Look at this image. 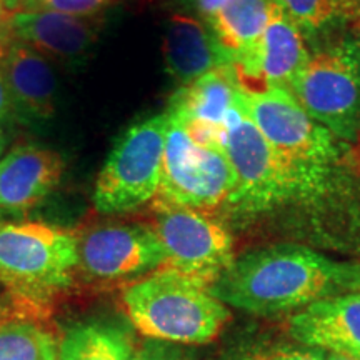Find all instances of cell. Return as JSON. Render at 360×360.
<instances>
[{
    "label": "cell",
    "mask_w": 360,
    "mask_h": 360,
    "mask_svg": "<svg viewBox=\"0 0 360 360\" xmlns=\"http://www.w3.org/2000/svg\"><path fill=\"white\" fill-rule=\"evenodd\" d=\"M165 112L169 122L155 199L212 212L227 204L233 192L236 177L231 162L224 148L197 143L177 117Z\"/></svg>",
    "instance_id": "cell-8"
},
{
    "label": "cell",
    "mask_w": 360,
    "mask_h": 360,
    "mask_svg": "<svg viewBox=\"0 0 360 360\" xmlns=\"http://www.w3.org/2000/svg\"><path fill=\"white\" fill-rule=\"evenodd\" d=\"M222 360H326V352L289 339H259L237 344Z\"/></svg>",
    "instance_id": "cell-21"
},
{
    "label": "cell",
    "mask_w": 360,
    "mask_h": 360,
    "mask_svg": "<svg viewBox=\"0 0 360 360\" xmlns=\"http://www.w3.org/2000/svg\"><path fill=\"white\" fill-rule=\"evenodd\" d=\"M277 4L302 32L322 30L339 15L337 0H272Z\"/></svg>",
    "instance_id": "cell-22"
},
{
    "label": "cell",
    "mask_w": 360,
    "mask_h": 360,
    "mask_svg": "<svg viewBox=\"0 0 360 360\" xmlns=\"http://www.w3.org/2000/svg\"><path fill=\"white\" fill-rule=\"evenodd\" d=\"M272 0H225L205 22L232 65H237L257 45L267 24Z\"/></svg>",
    "instance_id": "cell-19"
},
{
    "label": "cell",
    "mask_w": 360,
    "mask_h": 360,
    "mask_svg": "<svg viewBox=\"0 0 360 360\" xmlns=\"http://www.w3.org/2000/svg\"><path fill=\"white\" fill-rule=\"evenodd\" d=\"M290 94L340 141H360V42L340 40L309 56Z\"/></svg>",
    "instance_id": "cell-6"
},
{
    "label": "cell",
    "mask_w": 360,
    "mask_h": 360,
    "mask_svg": "<svg viewBox=\"0 0 360 360\" xmlns=\"http://www.w3.org/2000/svg\"><path fill=\"white\" fill-rule=\"evenodd\" d=\"M17 122L15 110H13V105L11 102V97H8L6 82H4L2 72H0V130H7V127H12L13 124Z\"/></svg>",
    "instance_id": "cell-25"
},
{
    "label": "cell",
    "mask_w": 360,
    "mask_h": 360,
    "mask_svg": "<svg viewBox=\"0 0 360 360\" xmlns=\"http://www.w3.org/2000/svg\"><path fill=\"white\" fill-rule=\"evenodd\" d=\"M287 332L307 347L360 359V290L328 297L290 315Z\"/></svg>",
    "instance_id": "cell-15"
},
{
    "label": "cell",
    "mask_w": 360,
    "mask_h": 360,
    "mask_svg": "<svg viewBox=\"0 0 360 360\" xmlns=\"http://www.w3.org/2000/svg\"><path fill=\"white\" fill-rule=\"evenodd\" d=\"M339 15L349 17L360 24V0H337Z\"/></svg>",
    "instance_id": "cell-26"
},
{
    "label": "cell",
    "mask_w": 360,
    "mask_h": 360,
    "mask_svg": "<svg viewBox=\"0 0 360 360\" xmlns=\"http://www.w3.org/2000/svg\"><path fill=\"white\" fill-rule=\"evenodd\" d=\"M8 97L22 122H45L57 107L58 85L47 57L13 37L0 64Z\"/></svg>",
    "instance_id": "cell-16"
},
{
    "label": "cell",
    "mask_w": 360,
    "mask_h": 360,
    "mask_svg": "<svg viewBox=\"0 0 360 360\" xmlns=\"http://www.w3.org/2000/svg\"><path fill=\"white\" fill-rule=\"evenodd\" d=\"M60 154L20 143L0 157V220L20 217L56 191L64 175Z\"/></svg>",
    "instance_id": "cell-13"
},
{
    "label": "cell",
    "mask_w": 360,
    "mask_h": 360,
    "mask_svg": "<svg viewBox=\"0 0 360 360\" xmlns=\"http://www.w3.org/2000/svg\"><path fill=\"white\" fill-rule=\"evenodd\" d=\"M120 302L141 334L170 344H209L231 321V310L210 285L167 265L127 283Z\"/></svg>",
    "instance_id": "cell-2"
},
{
    "label": "cell",
    "mask_w": 360,
    "mask_h": 360,
    "mask_svg": "<svg viewBox=\"0 0 360 360\" xmlns=\"http://www.w3.org/2000/svg\"><path fill=\"white\" fill-rule=\"evenodd\" d=\"M193 2L197 4V8H199L200 15L204 17V20L207 22L215 12L219 11V7L222 6L225 0H193Z\"/></svg>",
    "instance_id": "cell-27"
},
{
    "label": "cell",
    "mask_w": 360,
    "mask_h": 360,
    "mask_svg": "<svg viewBox=\"0 0 360 360\" xmlns=\"http://www.w3.org/2000/svg\"><path fill=\"white\" fill-rule=\"evenodd\" d=\"M12 19H13V12L8 11L6 4L0 0V64H2V58L6 56L7 47L13 40Z\"/></svg>",
    "instance_id": "cell-24"
},
{
    "label": "cell",
    "mask_w": 360,
    "mask_h": 360,
    "mask_svg": "<svg viewBox=\"0 0 360 360\" xmlns=\"http://www.w3.org/2000/svg\"><path fill=\"white\" fill-rule=\"evenodd\" d=\"M242 102L252 122L292 169L315 192L327 191L334 164L339 160L337 139L297 102L290 90L272 89L245 94Z\"/></svg>",
    "instance_id": "cell-5"
},
{
    "label": "cell",
    "mask_w": 360,
    "mask_h": 360,
    "mask_svg": "<svg viewBox=\"0 0 360 360\" xmlns=\"http://www.w3.org/2000/svg\"><path fill=\"white\" fill-rule=\"evenodd\" d=\"M222 148L236 177L233 192L224 205L233 215H257L290 200L319 195L270 146L245 112L242 98L224 129Z\"/></svg>",
    "instance_id": "cell-4"
},
{
    "label": "cell",
    "mask_w": 360,
    "mask_h": 360,
    "mask_svg": "<svg viewBox=\"0 0 360 360\" xmlns=\"http://www.w3.org/2000/svg\"><path fill=\"white\" fill-rule=\"evenodd\" d=\"M77 252L80 276L102 285L132 283L167 262L150 224L94 225L77 232Z\"/></svg>",
    "instance_id": "cell-10"
},
{
    "label": "cell",
    "mask_w": 360,
    "mask_h": 360,
    "mask_svg": "<svg viewBox=\"0 0 360 360\" xmlns=\"http://www.w3.org/2000/svg\"><path fill=\"white\" fill-rule=\"evenodd\" d=\"M227 307L274 317L360 290V264L339 262L304 244L278 242L236 255L210 285Z\"/></svg>",
    "instance_id": "cell-1"
},
{
    "label": "cell",
    "mask_w": 360,
    "mask_h": 360,
    "mask_svg": "<svg viewBox=\"0 0 360 360\" xmlns=\"http://www.w3.org/2000/svg\"><path fill=\"white\" fill-rule=\"evenodd\" d=\"M240 98L242 87L236 69L224 65L180 89L167 110L184 124L197 143L222 148L224 129Z\"/></svg>",
    "instance_id": "cell-12"
},
{
    "label": "cell",
    "mask_w": 360,
    "mask_h": 360,
    "mask_svg": "<svg viewBox=\"0 0 360 360\" xmlns=\"http://www.w3.org/2000/svg\"><path fill=\"white\" fill-rule=\"evenodd\" d=\"M6 146H7V139H6V134L0 130V157L4 155V150H6Z\"/></svg>",
    "instance_id": "cell-32"
},
{
    "label": "cell",
    "mask_w": 360,
    "mask_h": 360,
    "mask_svg": "<svg viewBox=\"0 0 360 360\" xmlns=\"http://www.w3.org/2000/svg\"><path fill=\"white\" fill-rule=\"evenodd\" d=\"M52 310L6 294L0 299V360H58Z\"/></svg>",
    "instance_id": "cell-17"
},
{
    "label": "cell",
    "mask_w": 360,
    "mask_h": 360,
    "mask_svg": "<svg viewBox=\"0 0 360 360\" xmlns=\"http://www.w3.org/2000/svg\"><path fill=\"white\" fill-rule=\"evenodd\" d=\"M350 165H352L355 172L360 175V141L357 142V146L350 150Z\"/></svg>",
    "instance_id": "cell-29"
},
{
    "label": "cell",
    "mask_w": 360,
    "mask_h": 360,
    "mask_svg": "<svg viewBox=\"0 0 360 360\" xmlns=\"http://www.w3.org/2000/svg\"><path fill=\"white\" fill-rule=\"evenodd\" d=\"M101 17H74L49 11L13 12V37L49 60L79 65L87 60L101 32Z\"/></svg>",
    "instance_id": "cell-14"
},
{
    "label": "cell",
    "mask_w": 360,
    "mask_h": 360,
    "mask_svg": "<svg viewBox=\"0 0 360 360\" xmlns=\"http://www.w3.org/2000/svg\"><path fill=\"white\" fill-rule=\"evenodd\" d=\"M326 360H360V359L350 357V355H340V354L326 352Z\"/></svg>",
    "instance_id": "cell-30"
},
{
    "label": "cell",
    "mask_w": 360,
    "mask_h": 360,
    "mask_svg": "<svg viewBox=\"0 0 360 360\" xmlns=\"http://www.w3.org/2000/svg\"><path fill=\"white\" fill-rule=\"evenodd\" d=\"M309 56L300 27L272 2L257 45L244 60L233 65V69L245 94L272 89L289 90Z\"/></svg>",
    "instance_id": "cell-11"
},
{
    "label": "cell",
    "mask_w": 360,
    "mask_h": 360,
    "mask_svg": "<svg viewBox=\"0 0 360 360\" xmlns=\"http://www.w3.org/2000/svg\"><path fill=\"white\" fill-rule=\"evenodd\" d=\"M2 2L6 4V7L8 8V11L20 12V11H25V8L29 7L34 0H2Z\"/></svg>",
    "instance_id": "cell-28"
},
{
    "label": "cell",
    "mask_w": 360,
    "mask_h": 360,
    "mask_svg": "<svg viewBox=\"0 0 360 360\" xmlns=\"http://www.w3.org/2000/svg\"><path fill=\"white\" fill-rule=\"evenodd\" d=\"M117 0H34L25 11H49L74 17H98Z\"/></svg>",
    "instance_id": "cell-23"
},
{
    "label": "cell",
    "mask_w": 360,
    "mask_h": 360,
    "mask_svg": "<svg viewBox=\"0 0 360 360\" xmlns=\"http://www.w3.org/2000/svg\"><path fill=\"white\" fill-rule=\"evenodd\" d=\"M132 345L124 332L103 323H80L60 339L58 360H130Z\"/></svg>",
    "instance_id": "cell-20"
},
{
    "label": "cell",
    "mask_w": 360,
    "mask_h": 360,
    "mask_svg": "<svg viewBox=\"0 0 360 360\" xmlns=\"http://www.w3.org/2000/svg\"><path fill=\"white\" fill-rule=\"evenodd\" d=\"M79 276L77 232L44 222H0V283L52 310Z\"/></svg>",
    "instance_id": "cell-3"
},
{
    "label": "cell",
    "mask_w": 360,
    "mask_h": 360,
    "mask_svg": "<svg viewBox=\"0 0 360 360\" xmlns=\"http://www.w3.org/2000/svg\"><path fill=\"white\" fill-rule=\"evenodd\" d=\"M154 360H164L162 357H157V355H154Z\"/></svg>",
    "instance_id": "cell-33"
},
{
    "label": "cell",
    "mask_w": 360,
    "mask_h": 360,
    "mask_svg": "<svg viewBox=\"0 0 360 360\" xmlns=\"http://www.w3.org/2000/svg\"><path fill=\"white\" fill-rule=\"evenodd\" d=\"M130 360H154V355L146 354V352H139V354H134Z\"/></svg>",
    "instance_id": "cell-31"
},
{
    "label": "cell",
    "mask_w": 360,
    "mask_h": 360,
    "mask_svg": "<svg viewBox=\"0 0 360 360\" xmlns=\"http://www.w3.org/2000/svg\"><path fill=\"white\" fill-rule=\"evenodd\" d=\"M167 112L130 125L98 174L94 205L105 215L132 212L154 202L164 160Z\"/></svg>",
    "instance_id": "cell-7"
},
{
    "label": "cell",
    "mask_w": 360,
    "mask_h": 360,
    "mask_svg": "<svg viewBox=\"0 0 360 360\" xmlns=\"http://www.w3.org/2000/svg\"><path fill=\"white\" fill-rule=\"evenodd\" d=\"M359 42H360V40H359Z\"/></svg>",
    "instance_id": "cell-34"
},
{
    "label": "cell",
    "mask_w": 360,
    "mask_h": 360,
    "mask_svg": "<svg viewBox=\"0 0 360 360\" xmlns=\"http://www.w3.org/2000/svg\"><path fill=\"white\" fill-rule=\"evenodd\" d=\"M162 51L169 75L182 87L207 72L232 65L209 25L188 15L170 17Z\"/></svg>",
    "instance_id": "cell-18"
},
{
    "label": "cell",
    "mask_w": 360,
    "mask_h": 360,
    "mask_svg": "<svg viewBox=\"0 0 360 360\" xmlns=\"http://www.w3.org/2000/svg\"><path fill=\"white\" fill-rule=\"evenodd\" d=\"M150 227L164 247L167 267L212 285L236 259L233 236L212 212L154 200Z\"/></svg>",
    "instance_id": "cell-9"
}]
</instances>
